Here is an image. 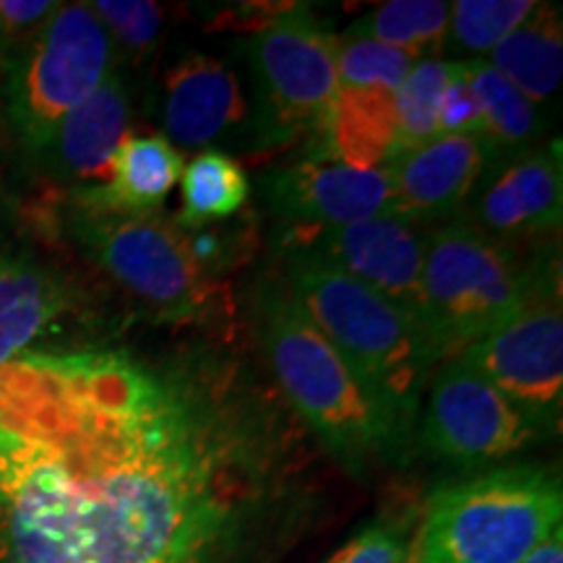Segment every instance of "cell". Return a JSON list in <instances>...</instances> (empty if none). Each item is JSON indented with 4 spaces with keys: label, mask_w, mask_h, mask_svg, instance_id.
Segmentation results:
<instances>
[{
    "label": "cell",
    "mask_w": 563,
    "mask_h": 563,
    "mask_svg": "<svg viewBox=\"0 0 563 563\" xmlns=\"http://www.w3.org/2000/svg\"><path fill=\"white\" fill-rule=\"evenodd\" d=\"M238 435L178 373L112 350L0 365V563H222Z\"/></svg>",
    "instance_id": "1"
},
{
    "label": "cell",
    "mask_w": 563,
    "mask_h": 563,
    "mask_svg": "<svg viewBox=\"0 0 563 563\" xmlns=\"http://www.w3.org/2000/svg\"><path fill=\"white\" fill-rule=\"evenodd\" d=\"M253 313L258 342L282 391L344 470L357 475L371 464L405 454L410 428L357 378L285 285L264 282Z\"/></svg>",
    "instance_id": "2"
},
{
    "label": "cell",
    "mask_w": 563,
    "mask_h": 563,
    "mask_svg": "<svg viewBox=\"0 0 563 563\" xmlns=\"http://www.w3.org/2000/svg\"><path fill=\"white\" fill-rule=\"evenodd\" d=\"M282 285L357 378L412 431L428 371L439 361L420 323L313 251H287Z\"/></svg>",
    "instance_id": "3"
},
{
    "label": "cell",
    "mask_w": 563,
    "mask_h": 563,
    "mask_svg": "<svg viewBox=\"0 0 563 563\" xmlns=\"http://www.w3.org/2000/svg\"><path fill=\"white\" fill-rule=\"evenodd\" d=\"M563 493L543 467H504L446 483L428 498L415 563H522L561 527Z\"/></svg>",
    "instance_id": "4"
},
{
    "label": "cell",
    "mask_w": 563,
    "mask_h": 563,
    "mask_svg": "<svg viewBox=\"0 0 563 563\" xmlns=\"http://www.w3.org/2000/svg\"><path fill=\"white\" fill-rule=\"evenodd\" d=\"M530 290L511 253L475 224H443L426 238L422 329L439 361L509 323Z\"/></svg>",
    "instance_id": "5"
},
{
    "label": "cell",
    "mask_w": 563,
    "mask_h": 563,
    "mask_svg": "<svg viewBox=\"0 0 563 563\" xmlns=\"http://www.w3.org/2000/svg\"><path fill=\"white\" fill-rule=\"evenodd\" d=\"M336 53L340 34L327 30L306 5L274 13L245 42L262 146H282L323 129L340 91Z\"/></svg>",
    "instance_id": "6"
},
{
    "label": "cell",
    "mask_w": 563,
    "mask_h": 563,
    "mask_svg": "<svg viewBox=\"0 0 563 563\" xmlns=\"http://www.w3.org/2000/svg\"><path fill=\"white\" fill-rule=\"evenodd\" d=\"M68 228L91 262L162 319H199L207 311L211 282L178 224L152 214L74 207Z\"/></svg>",
    "instance_id": "7"
},
{
    "label": "cell",
    "mask_w": 563,
    "mask_h": 563,
    "mask_svg": "<svg viewBox=\"0 0 563 563\" xmlns=\"http://www.w3.org/2000/svg\"><path fill=\"white\" fill-rule=\"evenodd\" d=\"M112 37L89 3L58 5L32 47L9 70V110L34 154L110 76Z\"/></svg>",
    "instance_id": "8"
},
{
    "label": "cell",
    "mask_w": 563,
    "mask_h": 563,
    "mask_svg": "<svg viewBox=\"0 0 563 563\" xmlns=\"http://www.w3.org/2000/svg\"><path fill=\"white\" fill-rule=\"evenodd\" d=\"M509 402L534 433L553 431L563 399V323L559 285L532 279L525 306L501 329L460 352Z\"/></svg>",
    "instance_id": "9"
},
{
    "label": "cell",
    "mask_w": 563,
    "mask_h": 563,
    "mask_svg": "<svg viewBox=\"0 0 563 563\" xmlns=\"http://www.w3.org/2000/svg\"><path fill=\"white\" fill-rule=\"evenodd\" d=\"M534 428L475 365L456 355L433 378L422 443L433 456L483 467L530 443Z\"/></svg>",
    "instance_id": "10"
},
{
    "label": "cell",
    "mask_w": 563,
    "mask_h": 563,
    "mask_svg": "<svg viewBox=\"0 0 563 563\" xmlns=\"http://www.w3.org/2000/svg\"><path fill=\"white\" fill-rule=\"evenodd\" d=\"M287 249L319 253L371 290L384 295L422 329V258L426 238L402 217H376L336 228H292ZM426 332V329H422Z\"/></svg>",
    "instance_id": "11"
},
{
    "label": "cell",
    "mask_w": 563,
    "mask_h": 563,
    "mask_svg": "<svg viewBox=\"0 0 563 563\" xmlns=\"http://www.w3.org/2000/svg\"><path fill=\"white\" fill-rule=\"evenodd\" d=\"M266 203L295 228H336L394 217L391 183L382 170L344 165L319 150L264 178Z\"/></svg>",
    "instance_id": "12"
},
{
    "label": "cell",
    "mask_w": 563,
    "mask_h": 563,
    "mask_svg": "<svg viewBox=\"0 0 563 563\" xmlns=\"http://www.w3.org/2000/svg\"><path fill=\"white\" fill-rule=\"evenodd\" d=\"M488 154L477 136H441L418 150L399 152L386 165L394 217L410 222L449 217L470 199Z\"/></svg>",
    "instance_id": "13"
},
{
    "label": "cell",
    "mask_w": 563,
    "mask_h": 563,
    "mask_svg": "<svg viewBox=\"0 0 563 563\" xmlns=\"http://www.w3.org/2000/svg\"><path fill=\"white\" fill-rule=\"evenodd\" d=\"M129 91L110 74L95 95L63 118L42 154L60 180L76 183V191L102 186L110 180L118 146L129 136Z\"/></svg>",
    "instance_id": "14"
},
{
    "label": "cell",
    "mask_w": 563,
    "mask_h": 563,
    "mask_svg": "<svg viewBox=\"0 0 563 563\" xmlns=\"http://www.w3.org/2000/svg\"><path fill=\"white\" fill-rule=\"evenodd\" d=\"M245 118V97L238 76L209 55H188L165 79L167 141L180 146H203L235 129Z\"/></svg>",
    "instance_id": "15"
},
{
    "label": "cell",
    "mask_w": 563,
    "mask_h": 563,
    "mask_svg": "<svg viewBox=\"0 0 563 563\" xmlns=\"http://www.w3.org/2000/svg\"><path fill=\"white\" fill-rule=\"evenodd\" d=\"M311 146L344 165L382 170L399 154L397 89L382 84L340 87L327 123Z\"/></svg>",
    "instance_id": "16"
},
{
    "label": "cell",
    "mask_w": 563,
    "mask_h": 563,
    "mask_svg": "<svg viewBox=\"0 0 563 563\" xmlns=\"http://www.w3.org/2000/svg\"><path fill=\"white\" fill-rule=\"evenodd\" d=\"M477 217L488 232L519 235L561 224V159L559 144L551 152H532L514 159L496 175L481 199Z\"/></svg>",
    "instance_id": "17"
},
{
    "label": "cell",
    "mask_w": 563,
    "mask_h": 563,
    "mask_svg": "<svg viewBox=\"0 0 563 563\" xmlns=\"http://www.w3.org/2000/svg\"><path fill=\"white\" fill-rule=\"evenodd\" d=\"M183 159L165 136H125L110 165V180L74 191V207L115 214H150L173 191Z\"/></svg>",
    "instance_id": "18"
},
{
    "label": "cell",
    "mask_w": 563,
    "mask_h": 563,
    "mask_svg": "<svg viewBox=\"0 0 563 563\" xmlns=\"http://www.w3.org/2000/svg\"><path fill=\"white\" fill-rule=\"evenodd\" d=\"M68 300L66 285L47 266L0 251V365L30 350Z\"/></svg>",
    "instance_id": "19"
},
{
    "label": "cell",
    "mask_w": 563,
    "mask_h": 563,
    "mask_svg": "<svg viewBox=\"0 0 563 563\" xmlns=\"http://www.w3.org/2000/svg\"><path fill=\"white\" fill-rule=\"evenodd\" d=\"M490 66L534 102H543L559 89L563 74L561 13L553 5L534 11L509 37L490 51Z\"/></svg>",
    "instance_id": "20"
},
{
    "label": "cell",
    "mask_w": 563,
    "mask_h": 563,
    "mask_svg": "<svg viewBox=\"0 0 563 563\" xmlns=\"http://www.w3.org/2000/svg\"><path fill=\"white\" fill-rule=\"evenodd\" d=\"M462 76L483 112V141L490 152L519 150L540 131L538 108L488 60H460Z\"/></svg>",
    "instance_id": "21"
},
{
    "label": "cell",
    "mask_w": 563,
    "mask_h": 563,
    "mask_svg": "<svg viewBox=\"0 0 563 563\" xmlns=\"http://www.w3.org/2000/svg\"><path fill=\"white\" fill-rule=\"evenodd\" d=\"M183 209L180 228H201L207 222L232 217L249 201L251 183L230 154L207 150L191 159L180 175Z\"/></svg>",
    "instance_id": "22"
},
{
    "label": "cell",
    "mask_w": 563,
    "mask_h": 563,
    "mask_svg": "<svg viewBox=\"0 0 563 563\" xmlns=\"http://www.w3.org/2000/svg\"><path fill=\"white\" fill-rule=\"evenodd\" d=\"M449 16H452V3L443 0H394L357 21L347 34L384 42L420 60V55L435 53L443 45Z\"/></svg>",
    "instance_id": "23"
},
{
    "label": "cell",
    "mask_w": 563,
    "mask_h": 563,
    "mask_svg": "<svg viewBox=\"0 0 563 563\" xmlns=\"http://www.w3.org/2000/svg\"><path fill=\"white\" fill-rule=\"evenodd\" d=\"M454 63L426 58L412 66L397 89L399 115V152L418 150L439 139V110L443 91L452 79Z\"/></svg>",
    "instance_id": "24"
},
{
    "label": "cell",
    "mask_w": 563,
    "mask_h": 563,
    "mask_svg": "<svg viewBox=\"0 0 563 563\" xmlns=\"http://www.w3.org/2000/svg\"><path fill=\"white\" fill-rule=\"evenodd\" d=\"M532 0H460L452 3V37L470 53H490L534 11Z\"/></svg>",
    "instance_id": "25"
},
{
    "label": "cell",
    "mask_w": 563,
    "mask_h": 563,
    "mask_svg": "<svg viewBox=\"0 0 563 563\" xmlns=\"http://www.w3.org/2000/svg\"><path fill=\"white\" fill-rule=\"evenodd\" d=\"M415 60L410 53L384 45V42L368 37H340V53H336V74L340 87H382L399 89L405 76L410 74Z\"/></svg>",
    "instance_id": "26"
},
{
    "label": "cell",
    "mask_w": 563,
    "mask_h": 563,
    "mask_svg": "<svg viewBox=\"0 0 563 563\" xmlns=\"http://www.w3.org/2000/svg\"><path fill=\"white\" fill-rule=\"evenodd\" d=\"M91 9L100 16L110 37L121 42L125 51L144 53L159 37L162 11L157 3H144V0H100Z\"/></svg>",
    "instance_id": "27"
},
{
    "label": "cell",
    "mask_w": 563,
    "mask_h": 563,
    "mask_svg": "<svg viewBox=\"0 0 563 563\" xmlns=\"http://www.w3.org/2000/svg\"><path fill=\"white\" fill-rule=\"evenodd\" d=\"M58 9L47 0H0V68H13Z\"/></svg>",
    "instance_id": "28"
},
{
    "label": "cell",
    "mask_w": 563,
    "mask_h": 563,
    "mask_svg": "<svg viewBox=\"0 0 563 563\" xmlns=\"http://www.w3.org/2000/svg\"><path fill=\"white\" fill-rule=\"evenodd\" d=\"M327 563H415L412 543L389 519L365 525Z\"/></svg>",
    "instance_id": "29"
},
{
    "label": "cell",
    "mask_w": 563,
    "mask_h": 563,
    "mask_svg": "<svg viewBox=\"0 0 563 563\" xmlns=\"http://www.w3.org/2000/svg\"><path fill=\"white\" fill-rule=\"evenodd\" d=\"M441 136H477L483 139V112L473 89L462 76L460 63H454L452 79L443 91L439 110V139Z\"/></svg>",
    "instance_id": "30"
},
{
    "label": "cell",
    "mask_w": 563,
    "mask_h": 563,
    "mask_svg": "<svg viewBox=\"0 0 563 563\" xmlns=\"http://www.w3.org/2000/svg\"><path fill=\"white\" fill-rule=\"evenodd\" d=\"M522 563H563V534L561 527L540 543L534 551L527 555Z\"/></svg>",
    "instance_id": "31"
}]
</instances>
